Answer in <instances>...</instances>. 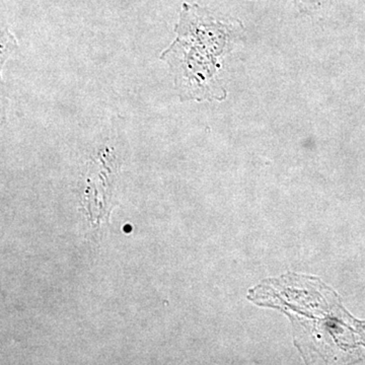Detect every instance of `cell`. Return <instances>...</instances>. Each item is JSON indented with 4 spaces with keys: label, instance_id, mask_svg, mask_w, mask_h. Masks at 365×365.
<instances>
[{
    "label": "cell",
    "instance_id": "6da1fadb",
    "mask_svg": "<svg viewBox=\"0 0 365 365\" xmlns=\"http://www.w3.org/2000/svg\"><path fill=\"white\" fill-rule=\"evenodd\" d=\"M241 26L223 21L198 4H182L176 26L177 39L162 55L174 69L182 98H225L217 81L220 57L227 50L230 34Z\"/></svg>",
    "mask_w": 365,
    "mask_h": 365
},
{
    "label": "cell",
    "instance_id": "7a4b0ae2",
    "mask_svg": "<svg viewBox=\"0 0 365 365\" xmlns=\"http://www.w3.org/2000/svg\"><path fill=\"white\" fill-rule=\"evenodd\" d=\"M302 6L312 11H319L330 4L331 0H300Z\"/></svg>",
    "mask_w": 365,
    "mask_h": 365
},
{
    "label": "cell",
    "instance_id": "3957f363",
    "mask_svg": "<svg viewBox=\"0 0 365 365\" xmlns=\"http://www.w3.org/2000/svg\"><path fill=\"white\" fill-rule=\"evenodd\" d=\"M123 230H124L125 232H127V234H129V232H131L132 227L130 225H125Z\"/></svg>",
    "mask_w": 365,
    "mask_h": 365
}]
</instances>
